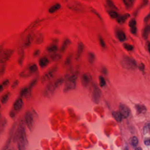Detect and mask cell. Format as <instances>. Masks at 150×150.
<instances>
[{
    "label": "cell",
    "mask_w": 150,
    "mask_h": 150,
    "mask_svg": "<svg viewBox=\"0 0 150 150\" xmlns=\"http://www.w3.org/2000/svg\"><path fill=\"white\" fill-rule=\"evenodd\" d=\"M15 141L17 142L18 150H27L28 140L26 134L25 124L23 120L19 121L15 136Z\"/></svg>",
    "instance_id": "6da1fadb"
},
{
    "label": "cell",
    "mask_w": 150,
    "mask_h": 150,
    "mask_svg": "<svg viewBox=\"0 0 150 150\" xmlns=\"http://www.w3.org/2000/svg\"><path fill=\"white\" fill-rule=\"evenodd\" d=\"M65 81V78L60 77L54 81L49 83L45 88L44 96L46 98H49L52 97L56 91Z\"/></svg>",
    "instance_id": "7a4b0ae2"
},
{
    "label": "cell",
    "mask_w": 150,
    "mask_h": 150,
    "mask_svg": "<svg viewBox=\"0 0 150 150\" xmlns=\"http://www.w3.org/2000/svg\"><path fill=\"white\" fill-rule=\"evenodd\" d=\"M78 77V73L77 72L71 74L68 77H67L63 90L64 93H67L76 88Z\"/></svg>",
    "instance_id": "3957f363"
},
{
    "label": "cell",
    "mask_w": 150,
    "mask_h": 150,
    "mask_svg": "<svg viewBox=\"0 0 150 150\" xmlns=\"http://www.w3.org/2000/svg\"><path fill=\"white\" fill-rule=\"evenodd\" d=\"M37 113L34 110L33 111H27L25 114V124L30 131H32L35 125V117Z\"/></svg>",
    "instance_id": "277c9868"
},
{
    "label": "cell",
    "mask_w": 150,
    "mask_h": 150,
    "mask_svg": "<svg viewBox=\"0 0 150 150\" xmlns=\"http://www.w3.org/2000/svg\"><path fill=\"white\" fill-rule=\"evenodd\" d=\"M121 64L123 67L128 70H135L137 67L136 61L133 58L127 56L123 57Z\"/></svg>",
    "instance_id": "5b68a950"
},
{
    "label": "cell",
    "mask_w": 150,
    "mask_h": 150,
    "mask_svg": "<svg viewBox=\"0 0 150 150\" xmlns=\"http://www.w3.org/2000/svg\"><path fill=\"white\" fill-rule=\"evenodd\" d=\"M38 71V67L35 63H30L26 68L19 73V77L22 78H27L32 76Z\"/></svg>",
    "instance_id": "8992f818"
},
{
    "label": "cell",
    "mask_w": 150,
    "mask_h": 150,
    "mask_svg": "<svg viewBox=\"0 0 150 150\" xmlns=\"http://www.w3.org/2000/svg\"><path fill=\"white\" fill-rule=\"evenodd\" d=\"M57 66H54L49 69L48 71H47L43 74L42 77H41V83L44 84L51 80L54 77L57 72Z\"/></svg>",
    "instance_id": "52a82bcc"
},
{
    "label": "cell",
    "mask_w": 150,
    "mask_h": 150,
    "mask_svg": "<svg viewBox=\"0 0 150 150\" xmlns=\"http://www.w3.org/2000/svg\"><path fill=\"white\" fill-rule=\"evenodd\" d=\"M13 49H6L3 50L0 53V63L6 64L13 55Z\"/></svg>",
    "instance_id": "ba28073f"
},
{
    "label": "cell",
    "mask_w": 150,
    "mask_h": 150,
    "mask_svg": "<svg viewBox=\"0 0 150 150\" xmlns=\"http://www.w3.org/2000/svg\"><path fill=\"white\" fill-rule=\"evenodd\" d=\"M101 90L96 84L93 86L92 93V100L95 104H98L100 102L101 98Z\"/></svg>",
    "instance_id": "9c48e42d"
},
{
    "label": "cell",
    "mask_w": 150,
    "mask_h": 150,
    "mask_svg": "<svg viewBox=\"0 0 150 150\" xmlns=\"http://www.w3.org/2000/svg\"><path fill=\"white\" fill-rule=\"evenodd\" d=\"M119 112L122 115L123 118H127L130 114V110L128 107L125 104H121L119 105Z\"/></svg>",
    "instance_id": "30bf717a"
},
{
    "label": "cell",
    "mask_w": 150,
    "mask_h": 150,
    "mask_svg": "<svg viewBox=\"0 0 150 150\" xmlns=\"http://www.w3.org/2000/svg\"><path fill=\"white\" fill-rule=\"evenodd\" d=\"M92 78L90 74L85 73L83 74L81 77V83L82 85L84 87H87L89 86L92 82Z\"/></svg>",
    "instance_id": "8fae6325"
},
{
    "label": "cell",
    "mask_w": 150,
    "mask_h": 150,
    "mask_svg": "<svg viewBox=\"0 0 150 150\" xmlns=\"http://www.w3.org/2000/svg\"><path fill=\"white\" fill-rule=\"evenodd\" d=\"M24 105L22 98L19 97L15 101L13 104V110L16 112H19L22 110Z\"/></svg>",
    "instance_id": "7c38bea8"
},
{
    "label": "cell",
    "mask_w": 150,
    "mask_h": 150,
    "mask_svg": "<svg viewBox=\"0 0 150 150\" xmlns=\"http://www.w3.org/2000/svg\"><path fill=\"white\" fill-rule=\"evenodd\" d=\"M16 125H17V123H14L13 124V125L11 127V130H10V133L9 135L8 136V138L5 144L1 150H7L8 149V147H9L10 144H11V138L12 137L14 131L15 129Z\"/></svg>",
    "instance_id": "4fadbf2b"
},
{
    "label": "cell",
    "mask_w": 150,
    "mask_h": 150,
    "mask_svg": "<svg viewBox=\"0 0 150 150\" xmlns=\"http://www.w3.org/2000/svg\"><path fill=\"white\" fill-rule=\"evenodd\" d=\"M31 95V90L28 87L22 88L19 92V97L24 98L26 99H29Z\"/></svg>",
    "instance_id": "5bb4252c"
},
{
    "label": "cell",
    "mask_w": 150,
    "mask_h": 150,
    "mask_svg": "<svg viewBox=\"0 0 150 150\" xmlns=\"http://www.w3.org/2000/svg\"><path fill=\"white\" fill-rule=\"evenodd\" d=\"M19 58L18 60V64L20 66H22L25 59L24 50L23 47H20L18 49Z\"/></svg>",
    "instance_id": "9a60e30c"
},
{
    "label": "cell",
    "mask_w": 150,
    "mask_h": 150,
    "mask_svg": "<svg viewBox=\"0 0 150 150\" xmlns=\"http://www.w3.org/2000/svg\"><path fill=\"white\" fill-rule=\"evenodd\" d=\"M34 39V35L32 33H30L27 35L23 43V47L25 48L30 47L33 43Z\"/></svg>",
    "instance_id": "2e32d148"
},
{
    "label": "cell",
    "mask_w": 150,
    "mask_h": 150,
    "mask_svg": "<svg viewBox=\"0 0 150 150\" xmlns=\"http://www.w3.org/2000/svg\"><path fill=\"white\" fill-rule=\"evenodd\" d=\"M49 60L48 57L44 56L41 57L38 61V64L40 67L41 68H45L49 65Z\"/></svg>",
    "instance_id": "e0dca14e"
},
{
    "label": "cell",
    "mask_w": 150,
    "mask_h": 150,
    "mask_svg": "<svg viewBox=\"0 0 150 150\" xmlns=\"http://www.w3.org/2000/svg\"><path fill=\"white\" fill-rule=\"evenodd\" d=\"M68 7L74 11H81L83 10V7L82 5L77 2H73L70 3Z\"/></svg>",
    "instance_id": "ac0fdd59"
},
{
    "label": "cell",
    "mask_w": 150,
    "mask_h": 150,
    "mask_svg": "<svg viewBox=\"0 0 150 150\" xmlns=\"http://www.w3.org/2000/svg\"><path fill=\"white\" fill-rule=\"evenodd\" d=\"M136 22L134 19H131L128 23V25L130 28V32L133 34H135L136 33Z\"/></svg>",
    "instance_id": "d6986e66"
},
{
    "label": "cell",
    "mask_w": 150,
    "mask_h": 150,
    "mask_svg": "<svg viewBox=\"0 0 150 150\" xmlns=\"http://www.w3.org/2000/svg\"><path fill=\"white\" fill-rule=\"evenodd\" d=\"M116 34L118 40L121 42H123L126 41V34L122 30L118 29L116 32Z\"/></svg>",
    "instance_id": "ffe728a7"
},
{
    "label": "cell",
    "mask_w": 150,
    "mask_h": 150,
    "mask_svg": "<svg viewBox=\"0 0 150 150\" xmlns=\"http://www.w3.org/2000/svg\"><path fill=\"white\" fill-rule=\"evenodd\" d=\"M84 49V45L81 42H80L78 46L77 51L76 53V58L77 59H78L82 55V53L83 52V50Z\"/></svg>",
    "instance_id": "44dd1931"
},
{
    "label": "cell",
    "mask_w": 150,
    "mask_h": 150,
    "mask_svg": "<svg viewBox=\"0 0 150 150\" xmlns=\"http://www.w3.org/2000/svg\"><path fill=\"white\" fill-rule=\"evenodd\" d=\"M136 112L138 114H144L147 111V108L143 104H137L135 105Z\"/></svg>",
    "instance_id": "7402d4cb"
},
{
    "label": "cell",
    "mask_w": 150,
    "mask_h": 150,
    "mask_svg": "<svg viewBox=\"0 0 150 150\" xmlns=\"http://www.w3.org/2000/svg\"><path fill=\"white\" fill-rule=\"evenodd\" d=\"M150 26L147 25L145 26L142 32V37L144 40H147L150 33Z\"/></svg>",
    "instance_id": "603a6c76"
},
{
    "label": "cell",
    "mask_w": 150,
    "mask_h": 150,
    "mask_svg": "<svg viewBox=\"0 0 150 150\" xmlns=\"http://www.w3.org/2000/svg\"><path fill=\"white\" fill-rule=\"evenodd\" d=\"M130 16V15L128 13H126L121 16L118 17L117 19V22L120 24H122L126 22V20L128 19Z\"/></svg>",
    "instance_id": "cb8c5ba5"
},
{
    "label": "cell",
    "mask_w": 150,
    "mask_h": 150,
    "mask_svg": "<svg viewBox=\"0 0 150 150\" xmlns=\"http://www.w3.org/2000/svg\"><path fill=\"white\" fill-rule=\"evenodd\" d=\"M58 47L55 44H52L47 47V51L50 53H54L57 51Z\"/></svg>",
    "instance_id": "d4e9b609"
},
{
    "label": "cell",
    "mask_w": 150,
    "mask_h": 150,
    "mask_svg": "<svg viewBox=\"0 0 150 150\" xmlns=\"http://www.w3.org/2000/svg\"><path fill=\"white\" fill-rule=\"evenodd\" d=\"M71 44V41L69 39H66L63 42V44L60 48V52L62 53L65 52L67 48L69 45Z\"/></svg>",
    "instance_id": "484cf974"
},
{
    "label": "cell",
    "mask_w": 150,
    "mask_h": 150,
    "mask_svg": "<svg viewBox=\"0 0 150 150\" xmlns=\"http://www.w3.org/2000/svg\"><path fill=\"white\" fill-rule=\"evenodd\" d=\"M10 95H11V94L9 92H6L4 94H3L0 98L1 103L3 104H6L9 99Z\"/></svg>",
    "instance_id": "4316f807"
},
{
    "label": "cell",
    "mask_w": 150,
    "mask_h": 150,
    "mask_svg": "<svg viewBox=\"0 0 150 150\" xmlns=\"http://www.w3.org/2000/svg\"><path fill=\"white\" fill-rule=\"evenodd\" d=\"M126 8L128 9H130L133 6L135 0H122Z\"/></svg>",
    "instance_id": "83f0119b"
},
{
    "label": "cell",
    "mask_w": 150,
    "mask_h": 150,
    "mask_svg": "<svg viewBox=\"0 0 150 150\" xmlns=\"http://www.w3.org/2000/svg\"><path fill=\"white\" fill-rule=\"evenodd\" d=\"M112 116L117 122H120L122 121L123 118L119 111H115L112 112Z\"/></svg>",
    "instance_id": "f1b7e54d"
},
{
    "label": "cell",
    "mask_w": 150,
    "mask_h": 150,
    "mask_svg": "<svg viewBox=\"0 0 150 150\" xmlns=\"http://www.w3.org/2000/svg\"><path fill=\"white\" fill-rule=\"evenodd\" d=\"M61 7V6L59 4H56L52 6V7L49 8V13H53L56 11L59 10Z\"/></svg>",
    "instance_id": "f546056e"
},
{
    "label": "cell",
    "mask_w": 150,
    "mask_h": 150,
    "mask_svg": "<svg viewBox=\"0 0 150 150\" xmlns=\"http://www.w3.org/2000/svg\"><path fill=\"white\" fill-rule=\"evenodd\" d=\"M138 139L136 136H133L130 140V144L133 147H136L138 144Z\"/></svg>",
    "instance_id": "4dcf8cb0"
},
{
    "label": "cell",
    "mask_w": 150,
    "mask_h": 150,
    "mask_svg": "<svg viewBox=\"0 0 150 150\" xmlns=\"http://www.w3.org/2000/svg\"><path fill=\"white\" fill-rule=\"evenodd\" d=\"M44 41V36L42 34H38L37 36L35 41V43L37 44H42Z\"/></svg>",
    "instance_id": "1f68e13d"
},
{
    "label": "cell",
    "mask_w": 150,
    "mask_h": 150,
    "mask_svg": "<svg viewBox=\"0 0 150 150\" xmlns=\"http://www.w3.org/2000/svg\"><path fill=\"white\" fill-rule=\"evenodd\" d=\"M38 82V78H35L30 82V84L29 85V86L28 87H29V88L32 90V89H33V87L35 86L37 84Z\"/></svg>",
    "instance_id": "d6a6232c"
},
{
    "label": "cell",
    "mask_w": 150,
    "mask_h": 150,
    "mask_svg": "<svg viewBox=\"0 0 150 150\" xmlns=\"http://www.w3.org/2000/svg\"><path fill=\"white\" fill-rule=\"evenodd\" d=\"M88 61L89 62H90V63H93L95 61V55L92 53V52H89V54H88Z\"/></svg>",
    "instance_id": "836d02e7"
},
{
    "label": "cell",
    "mask_w": 150,
    "mask_h": 150,
    "mask_svg": "<svg viewBox=\"0 0 150 150\" xmlns=\"http://www.w3.org/2000/svg\"><path fill=\"white\" fill-rule=\"evenodd\" d=\"M6 70V64L0 63V78L2 77L5 74Z\"/></svg>",
    "instance_id": "e575fe53"
},
{
    "label": "cell",
    "mask_w": 150,
    "mask_h": 150,
    "mask_svg": "<svg viewBox=\"0 0 150 150\" xmlns=\"http://www.w3.org/2000/svg\"><path fill=\"white\" fill-rule=\"evenodd\" d=\"M62 56L59 54H53L51 55L50 58L53 61H56L61 59Z\"/></svg>",
    "instance_id": "d590c367"
},
{
    "label": "cell",
    "mask_w": 150,
    "mask_h": 150,
    "mask_svg": "<svg viewBox=\"0 0 150 150\" xmlns=\"http://www.w3.org/2000/svg\"><path fill=\"white\" fill-rule=\"evenodd\" d=\"M106 5L109 7V8H112L113 9H117V8L115 5V4L111 0H106Z\"/></svg>",
    "instance_id": "8d00e7d4"
},
{
    "label": "cell",
    "mask_w": 150,
    "mask_h": 150,
    "mask_svg": "<svg viewBox=\"0 0 150 150\" xmlns=\"http://www.w3.org/2000/svg\"><path fill=\"white\" fill-rule=\"evenodd\" d=\"M110 16L112 19H117L119 17V15L116 11H111L108 12Z\"/></svg>",
    "instance_id": "74e56055"
},
{
    "label": "cell",
    "mask_w": 150,
    "mask_h": 150,
    "mask_svg": "<svg viewBox=\"0 0 150 150\" xmlns=\"http://www.w3.org/2000/svg\"><path fill=\"white\" fill-rule=\"evenodd\" d=\"M106 84V82L104 77L102 76H100L99 77V84L101 87H104Z\"/></svg>",
    "instance_id": "f35d334b"
},
{
    "label": "cell",
    "mask_w": 150,
    "mask_h": 150,
    "mask_svg": "<svg viewBox=\"0 0 150 150\" xmlns=\"http://www.w3.org/2000/svg\"><path fill=\"white\" fill-rule=\"evenodd\" d=\"M150 129V123H147L145 125L143 128V133L144 134H147Z\"/></svg>",
    "instance_id": "ab89813d"
},
{
    "label": "cell",
    "mask_w": 150,
    "mask_h": 150,
    "mask_svg": "<svg viewBox=\"0 0 150 150\" xmlns=\"http://www.w3.org/2000/svg\"><path fill=\"white\" fill-rule=\"evenodd\" d=\"M123 47L125 49H126L127 51H131L133 49L134 47L132 45L128 44H125L123 45Z\"/></svg>",
    "instance_id": "60d3db41"
},
{
    "label": "cell",
    "mask_w": 150,
    "mask_h": 150,
    "mask_svg": "<svg viewBox=\"0 0 150 150\" xmlns=\"http://www.w3.org/2000/svg\"><path fill=\"white\" fill-rule=\"evenodd\" d=\"M19 84V81L18 80H17V79L15 80L11 85V89H12V90L15 89V88H16L18 86Z\"/></svg>",
    "instance_id": "b9f144b4"
},
{
    "label": "cell",
    "mask_w": 150,
    "mask_h": 150,
    "mask_svg": "<svg viewBox=\"0 0 150 150\" xmlns=\"http://www.w3.org/2000/svg\"><path fill=\"white\" fill-rule=\"evenodd\" d=\"M41 54V51L39 49H37L33 53V56L34 57H38Z\"/></svg>",
    "instance_id": "7bdbcfd3"
},
{
    "label": "cell",
    "mask_w": 150,
    "mask_h": 150,
    "mask_svg": "<svg viewBox=\"0 0 150 150\" xmlns=\"http://www.w3.org/2000/svg\"><path fill=\"white\" fill-rule=\"evenodd\" d=\"M99 41H100V43L101 46L104 48L105 47H106L105 43L104 41V39L102 38V37L100 36H99Z\"/></svg>",
    "instance_id": "ee69618b"
},
{
    "label": "cell",
    "mask_w": 150,
    "mask_h": 150,
    "mask_svg": "<svg viewBox=\"0 0 150 150\" xmlns=\"http://www.w3.org/2000/svg\"><path fill=\"white\" fill-rule=\"evenodd\" d=\"M10 84V81L8 79H5L2 82V85H3L4 87H8Z\"/></svg>",
    "instance_id": "f6af8a7d"
},
{
    "label": "cell",
    "mask_w": 150,
    "mask_h": 150,
    "mask_svg": "<svg viewBox=\"0 0 150 150\" xmlns=\"http://www.w3.org/2000/svg\"><path fill=\"white\" fill-rule=\"evenodd\" d=\"M16 112L14 111L13 110H11L9 112V116L11 118L13 119L16 117Z\"/></svg>",
    "instance_id": "bcb514c9"
},
{
    "label": "cell",
    "mask_w": 150,
    "mask_h": 150,
    "mask_svg": "<svg viewBox=\"0 0 150 150\" xmlns=\"http://www.w3.org/2000/svg\"><path fill=\"white\" fill-rule=\"evenodd\" d=\"M138 68L140 71L144 72V70L145 66L143 63H140L138 66Z\"/></svg>",
    "instance_id": "7dc6e473"
},
{
    "label": "cell",
    "mask_w": 150,
    "mask_h": 150,
    "mask_svg": "<svg viewBox=\"0 0 150 150\" xmlns=\"http://www.w3.org/2000/svg\"><path fill=\"white\" fill-rule=\"evenodd\" d=\"M150 140L149 139H148L144 141V144L147 145V146H149L150 145Z\"/></svg>",
    "instance_id": "c3c4849f"
},
{
    "label": "cell",
    "mask_w": 150,
    "mask_h": 150,
    "mask_svg": "<svg viewBox=\"0 0 150 150\" xmlns=\"http://www.w3.org/2000/svg\"><path fill=\"white\" fill-rule=\"evenodd\" d=\"M149 19H150V15L148 14V15H147V16H146L145 18L144 19V22H147V21H148L149 20Z\"/></svg>",
    "instance_id": "681fc988"
},
{
    "label": "cell",
    "mask_w": 150,
    "mask_h": 150,
    "mask_svg": "<svg viewBox=\"0 0 150 150\" xmlns=\"http://www.w3.org/2000/svg\"><path fill=\"white\" fill-rule=\"evenodd\" d=\"M147 44V50L148 52H149L150 51V43L149 41H148L147 43H146Z\"/></svg>",
    "instance_id": "f907efd6"
},
{
    "label": "cell",
    "mask_w": 150,
    "mask_h": 150,
    "mask_svg": "<svg viewBox=\"0 0 150 150\" xmlns=\"http://www.w3.org/2000/svg\"><path fill=\"white\" fill-rule=\"evenodd\" d=\"M4 88L5 87H4V86L0 84V93H1V92L3 91L4 89Z\"/></svg>",
    "instance_id": "816d5d0a"
},
{
    "label": "cell",
    "mask_w": 150,
    "mask_h": 150,
    "mask_svg": "<svg viewBox=\"0 0 150 150\" xmlns=\"http://www.w3.org/2000/svg\"><path fill=\"white\" fill-rule=\"evenodd\" d=\"M102 72H103V73L104 74H106L107 72V69L105 68H103V69H102Z\"/></svg>",
    "instance_id": "f5cc1de1"
},
{
    "label": "cell",
    "mask_w": 150,
    "mask_h": 150,
    "mask_svg": "<svg viewBox=\"0 0 150 150\" xmlns=\"http://www.w3.org/2000/svg\"><path fill=\"white\" fill-rule=\"evenodd\" d=\"M3 47H4V44H1L0 45V53L3 50Z\"/></svg>",
    "instance_id": "db71d44e"
},
{
    "label": "cell",
    "mask_w": 150,
    "mask_h": 150,
    "mask_svg": "<svg viewBox=\"0 0 150 150\" xmlns=\"http://www.w3.org/2000/svg\"><path fill=\"white\" fill-rule=\"evenodd\" d=\"M135 150H142V149L140 147H136Z\"/></svg>",
    "instance_id": "11a10c76"
},
{
    "label": "cell",
    "mask_w": 150,
    "mask_h": 150,
    "mask_svg": "<svg viewBox=\"0 0 150 150\" xmlns=\"http://www.w3.org/2000/svg\"><path fill=\"white\" fill-rule=\"evenodd\" d=\"M125 150H128V148L127 147H125Z\"/></svg>",
    "instance_id": "9f6ffc18"
},
{
    "label": "cell",
    "mask_w": 150,
    "mask_h": 150,
    "mask_svg": "<svg viewBox=\"0 0 150 150\" xmlns=\"http://www.w3.org/2000/svg\"><path fill=\"white\" fill-rule=\"evenodd\" d=\"M0 107H1V106H0Z\"/></svg>",
    "instance_id": "6f0895ef"
},
{
    "label": "cell",
    "mask_w": 150,
    "mask_h": 150,
    "mask_svg": "<svg viewBox=\"0 0 150 150\" xmlns=\"http://www.w3.org/2000/svg\"><path fill=\"white\" fill-rule=\"evenodd\" d=\"M11 150V149H8V150Z\"/></svg>",
    "instance_id": "680465c9"
}]
</instances>
